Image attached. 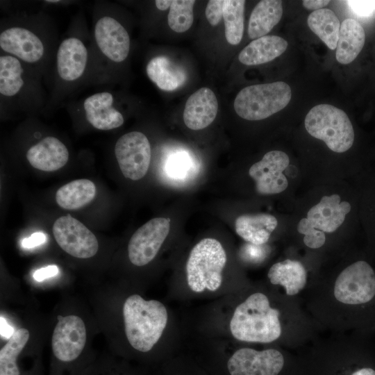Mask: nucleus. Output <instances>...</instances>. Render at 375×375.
I'll return each instance as SVG.
<instances>
[{"label": "nucleus", "instance_id": "nucleus-1", "mask_svg": "<svg viewBox=\"0 0 375 375\" xmlns=\"http://www.w3.org/2000/svg\"><path fill=\"white\" fill-rule=\"evenodd\" d=\"M53 24L41 15L15 16L1 24L0 48L42 74L54 61L57 45Z\"/></svg>", "mask_w": 375, "mask_h": 375}, {"label": "nucleus", "instance_id": "nucleus-2", "mask_svg": "<svg viewBox=\"0 0 375 375\" xmlns=\"http://www.w3.org/2000/svg\"><path fill=\"white\" fill-rule=\"evenodd\" d=\"M42 74L17 58L0 56L1 109H41L45 103L41 85Z\"/></svg>", "mask_w": 375, "mask_h": 375}, {"label": "nucleus", "instance_id": "nucleus-3", "mask_svg": "<svg viewBox=\"0 0 375 375\" xmlns=\"http://www.w3.org/2000/svg\"><path fill=\"white\" fill-rule=\"evenodd\" d=\"M124 329L131 346L138 351H150L161 338L168 320L167 310L157 300L146 301L132 294L123 306Z\"/></svg>", "mask_w": 375, "mask_h": 375}, {"label": "nucleus", "instance_id": "nucleus-4", "mask_svg": "<svg viewBox=\"0 0 375 375\" xmlns=\"http://www.w3.org/2000/svg\"><path fill=\"white\" fill-rule=\"evenodd\" d=\"M232 335L240 341L272 342L281 334L279 312L266 295L256 292L238 305L230 322Z\"/></svg>", "mask_w": 375, "mask_h": 375}, {"label": "nucleus", "instance_id": "nucleus-5", "mask_svg": "<svg viewBox=\"0 0 375 375\" xmlns=\"http://www.w3.org/2000/svg\"><path fill=\"white\" fill-rule=\"evenodd\" d=\"M92 53L78 35L65 38L59 44L53 61L54 97L69 94L84 80L91 67Z\"/></svg>", "mask_w": 375, "mask_h": 375}, {"label": "nucleus", "instance_id": "nucleus-6", "mask_svg": "<svg viewBox=\"0 0 375 375\" xmlns=\"http://www.w3.org/2000/svg\"><path fill=\"white\" fill-rule=\"evenodd\" d=\"M226 254L222 244L214 238H204L192 249L186 264L188 285L194 292H214L222 282Z\"/></svg>", "mask_w": 375, "mask_h": 375}, {"label": "nucleus", "instance_id": "nucleus-7", "mask_svg": "<svg viewBox=\"0 0 375 375\" xmlns=\"http://www.w3.org/2000/svg\"><path fill=\"white\" fill-rule=\"evenodd\" d=\"M304 124L311 136L324 141L334 152H345L353 145L355 135L349 117L332 105L322 103L312 108Z\"/></svg>", "mask_w": 375, "mask_h": 375}, {"label": "nucleus", "instance_id": "nucleus-8", "mask_svg": "<svg viewBox=\"0 0 375 375\" xmlns=\"http://www.w3.org/2000/svg\"><path fill=\"white\" fill-rule=\"evenodd\" d=\"M291 97L290 87L283 81L249 85L237 94L234 109L242 119L261 120L283 109Z\"/></svg>", "mask_w": 375, "mask_h": 375}, {"label": "nucleus", "instance_id": "nucleus-9", "mask_svg": "<svg viewBox=\"0 0 375 375\" xmlns=\"http://www.w3.org/2000/svg\"><path fill=\"white\" fill-rule=\"evenodd\" d=\"M92 35L97 57L105 64L103 69L106 72H108L110 64H120L128 58L130 35L120 22L109 12V8L97 9Z\"/></svg>", "mask_w": 375, "mask_h": 375}, {"label": "nucleus", "instance_id": "nucleus-10", "mask_svg": "<svg viewBox=\"0 0 375 375\" xmlns=\"http://www.w3.org/2000/svg\"><path fill=\"white\" fill-rule=\"evenodd\" d=\"M334 295L344 304H372L375 301V272L371 265L361 260L347 267L336 279Z\"/></svg>", "mask_w": 375, "mask_h": 375}, {"label": "nucleus", "instance_id": "nucleus-11", "mask_svg": "<svg viewBox=\"0 0 375 375\" xmlns=\"http://www.w3.org/2000/svg\"><path fill=\"white\" fill-rule=\"evenodd\" d=\"M283 354L274 349L257 351L251 348L236 350L224 365V375H286Z\"/></svg>", "mask_w": 375, "mask_h": 375}, {"label": "nucleus", "instance_id": "nucleus-12", "mask_svg": "<svg viewBox=\"0 0 375 375\" xmlns=\"http://www.w3.org/2000/svg\"><path fill=\"white\" fill-rule=\"evenodd\" d=\"M114 151L126 178L138 181L146 175L151 162V149L144 133L131 131L122 135L115 143Z\"/></svg>", "mask_w": 375, "mask_h": 375}, {"label": "nucleus", "instance_id": "nucleus-13", "mask_svg": "<svg viewBox=\"0 0 375 375\" xmlns=\"http://www.w3.org/2000/svg\"><path fill=\"white\" fill-rule=\"evenodd\" d=\"M52 230L58 245L69 255L78 258H89L97 253L99 244L96 236L70 215L56 220Z\"/></svg>", "mask_w": 375, "mask_h": 375}, {"label": "nucleus", "instance_id": "nucleus-14", "mask_svg": "<svg viewBox=\"0 0 375 375\" xmlns=\"http://www.w3.org/2000/svg\"><path fill=\"white\" fill-rule=\"evenodd\" d=\"M170 219L157 217L140 226L131 236L128 245V258L132 264L144 266L157 255L169 234Z\"/></svg>", "mask_w": 375, "mask_h": 375}, {"label": "nucleus", "instance_id": "nucleus-15", "mask_svg": "<svg viewBox=\"0 0 375 375\" xmlns=\"http://www.w3.org/2000/svg\"><path fill=\"white\" fill-rule=\"evenodd\" d=\"M58 319L52 335V351L59 362L72 363L79 358L84 349L85 326L82 319L76 315H59Z\"/></svg>", "mask_w": 375, "mask_h": 375}, {"label": "nucleus", "instance_id": "nucleus-16", "mask_svg": "<svg viewBox=\"0 0 375 375\" xmlns=\"http://www.w3.org/2000/svg\"><path fill=\"white\" fill-rule=\"evenodd\" d=\"M288 156L281 151H271L254 163L249 170V176L256 183V190L262 195L278 194L288 185L283 172L288 167Z\"/></svg>", "mask_w": 375, "mask_h": 375}, {"label": "nucleus", "instance_id": "nucleus-17", "mask_svg": "<svg viewBox=\"0 0 375 375\" xmlns=\"http://www.w3.org/2000/svg\"><path fill=\"white\" fill-rule=\"evenodd\" d=\"M115 104V97L112 92L101 91L87 97L80 109L93 128L110 131L120 127L124 122V117Z\"/></svg>", "mask_w": 375, "mask_h": 375}, {"label": "nucleus", "instance_id": "nucleus-18", "mask_svg": "<svg viewBox=\"0 0 375 375\" xmlns=\"http://www.w3.org/2000/svg\"><path fill=\"white\" fill-rule=\"evenodd\" d=\"M217 110L218 101L215 93L208 88H201L190 95L185 103L184 123L194 131L203 129L215 120Z\"/></svg>", "mask_w": 375, "mask_h": 375}, {"label": "nucleus", "instance_id": "nucleus-19", "mask_svg": "<svg viewBox=\"0 0 375 375\" xmlns=\"http://www.w3.org/2000/svg\"><path fill=\"white\" fill-rule=\"evenodd\" d=\"M26 157L34 168L44 172H53L67 164L69 153L65 144L58 138L46 136L28 148Z\"/></svg>", "mask_w": 375, "mask_h": 375}, {"label": "nucleus", "instance_id": "nucleus-20", "mask_svg": "<svg viewBox=\"0 0 375 375\" xmlns=\"http://www.w3.org/2000/svg\"><path fill=\"white\" fill-rule=\"evenodd\" d=\"M351 210L347 201L340 202L337 194L324 196L307 213L306 219L315 228L324 233H333L344 222L346 215Z\"/></svg>", "mask_w": 375, "mask_h": 375}, {"label": "nucleus", "instance_id": "nucleus-21", "mask_svg": "<svg viewBox=\"0 0 375 375\" xmlns=\"http://www.w3.org/2000/svg\"><path fill=\"white\" fill-rule=\"evenodd\" d=\"M148 78L160 90L173 91L187 81L185 70L165 56L149 60L146 66Z\"/></svg>", "mask_w": 375, "mask_h": 375}, {"label": "nucleus", "instance_id": "nucleus-22", "mask_svg": "<svg viewBox=\"0 0 375 375\" xmlns=\"http://www.w3.org/2000/svg\"><path fill=\"white\" fill-rule=\"evenodd\" d=\"M288 45V42L279 36H263L246 46L239 53L238 59L246 65L264 64L280 56Z\"/></svg>", "mask_w": 375, "mask_h": 375}, {"label": "nucleus", "instance_id": "nucleus-23", "mask_svg": "<svg viewBox=\"0 0 375 375\" xmlns=\"http://www.w3.org/2000/svg\"><path fill=\"white\" fill-rule=\"evenodd\" d=\"M276 218L269 214L242 215L235 222L236 233L254 245L266 243L277 226Z\"/></svg>", "mask_w": 375, "mask_h": 375}, {"label": "nucleus", "instance_id": "nucleus-24", "mask_svg": "<svg viewBox=\"0 0 375 375\" xmlns=\"http://www.w3.org/2000/svg\"><path fill=\"white\" fill-rule=\"evenodd\" d=\"M365 42V33L360 24L351 18L340 24L336 47V59L344 65L349 64L360 53Z\"/></svg>", "mask_w": 375, "mask_h": 375}, {"label": "nucleus", "instance_id": "nucleus-25", "mask_svg": "<svg viewBox=\"0 0 375 375\" xmlns=\"http://www.w3.org/2000/svg\"><path fill=\"white\" fill-rule=\"evenodd\" d=\"M283 15L280 0H262L253 9L250 15L248 35L256 40L265 36L279 22Z\"/></svg>", "mask_w": 375, "mask_h": 375}, {"label": "nucleus", "instance_id": "nucleus-26", "mask_svg": "<svg viewBox=\"0 0 375 375\" xmlns=\"http://www.w3.org/2000/svg\"><path fill=\"white\" fill-rule=\"evenodd\" d=\"M274 285L283 286L288 295L299 293L306 283V270L298 260L287 259L274 264L267 274Z\"/></svg>", "mask_w": 375, "mask_h": 375}, {"label": "nucleus", "instance_id": "nucleus-27", "mask_svg": "<svg viewBox=\"0 0 375 375\" xmlns=\"http://www.w3.org/2000/svg\"><path fill=\"white\" fill-rule=\"evenodd\" d=\"M95 184L88 179H77L60 187L56 200L59 206L67 210H76L91 202L95 197Z\"/></svg>", "mask_w": 375, "mask_h": 375}, {"label": "nucleus", "instance_id": "nucleus-28", "mask_svg": "<svg viewBox=\"0 0 375 375\" xmlns=\"http://www.w3.org/2000/svg\"><path fill=\"white\" fill-rule=\"evenodd\" d=\"M307 23L310 30L330 49H336L340 23L333 10L327 8L315 10L309 15Z\"/></svg>", "mask_w": 375, "mask_h": 375}, {"label": "nucleus", "instance_id": "nucleus-29", "mask_svg": "<svg viewBox=\"0 0 375 375\" xmlns=\"http://www.w3.org/2000/svg\"><path fill=\"white\" fill-rule=\"evenodd\" d=\"M29 331L26 328L17 330L0 350V375H21L17 358L26 346Z\"/></svg>", "mask_w": 375, "mask_h": 375}, {"label": "nucleus", "instance_id": "nucleus-30", "mask_svg": "<svg viewBox=\"0 0 375 375\" xmlns=\"http://www.w3.org/2000/svg\"><path fill=\"white\" fill-rule=\"evenodd\" d=\"M244 5V0H224L223 18L225 37L232 45L238 44L243 36Z\"/></svg>", "mask_w": 375, "mask_h": 375}, {"label": "nucleus", "instance_id": "nucleus-31", "mask_svg": "<svg viewBox=\"0 0 375 375\" xmlns=\"http://www.w3.org/2000/svg\"><path fill=\"white\" fill-rule=\"evenodd\" d=\"M194 0H174L169 8L167 22L169 28L176 33L188 31L193 23Z\"/></svg>", "mask_w": 375, "mask_h": 375}, {"label": "nucleus", "instance_id": "nucleus-32", "mask_svg": "<svg viewBox=\"0 0 375 375\" xmlns=\"http://www.w3.org/2000/svg\"><path fill=\"white\" fill-rule=\"evenodd\" d=\"M190 160L185 154H177L169 158L165 165V172L169 178L182 180L192 172Z\"/></svg>", "mask_w": 375, "mask_h": 375}, {"label": "nucleus", "instance_id": "nucleus-33", "mask_svg": "<svg viewBox=\"0 0 375 375\" xmlns=\"http://www.w3.org/2000/svg\"><path fill=\"white\" fill-rule=\"evenodd\" d=\"M297 231L299 233L304 235L303 242L309 248L317 249L325 243L324 233L312 227L306 218H303L299 221Z\"/></svg>", "mask_w": 375, "mask_h": 375}, {"label": "nucleus", "instance_id": "nucleus-34", "mask_svg": "<svg viewBox=\"0 0 375 375\" xmlns=\"http://www.w3.org/2000/svg\"><path fill=\"white\" fill-rule=\"evenodd\" d=\"M224 0H210L206 8V17L212 26H217L223 17Z\"/></svg>", "mask_w": 375, "mask_h": 375}, {"label": "nucleus", "instance_id": "nucleus-35", "mask_svg": "<svg viewBox=\"0 0 375 375\" xmlns=\"http://www.w3.org/2000/svg\"><path fill=\"white\" fill-rule=\"evenodd\" d=\"M350 9L358 16L370 17L375 12V1H346Z\"/></svg>", "mask_w": 375, "mask_h": 375}, {"label": "nucleus", "instance_id": "nucleus-36", "mask_svg": "<svg viewBox=\"0 0 375 375\" xmlns=\"http://www.w3.org/2000/svg\"><path fill=\"white\" fill-rule=\"evenodd\" d=\"M47 241V236L42 232L33 233L28 238H24L22 242V246L24 249H33L44 244Z\"/></svg>", "mask_w": 375, "mask_h": 375}, {"label": "nucleus", "instance_id": "nucleus-37", "mask_svg": "<svg viewBox=\"0 0 375 375\" xmlns=\"http://www.w3.org/2000/svg\"><path fill=\"white\" fill-rule=\"evenodd\" d=\"M58 272V267L55 265H51L37 269L33 274V278L35 281L40 282L57 275Z\"/></svg>", "mask_w": 375, "mask_h": 375}, {"label": "nucleus", "instance_id": "nucleus-38", "mask_svg": "<svg viewBox=\"0 0 375 375\" xmlns=\"http://www.w3.org/2000/svg\"><path fill=\"white\" fill-rule=\"evenodd\" d=\"M303 6L308 10H317L322 9L328 4L330 1L328 0H304L302 1Z\"/></svg>", "mask_w": 375, "mask_h": 375}, {"label": "nucleus", "instance_id": "nucleus-39", "mask_svg": "<svg viewBox=\"0 0 375 375\" xmlns=\"http://www.w3.org/2000/svg\"><path fill=\"white\" fill-rule=\"evenodd\" d=\"M0 333L1 337L8 339H10L15 333L13 328L7 323L3 316L0 317Z\"/></svg>", "mask_w": 375, "mask_h": 375}, {"label": "nucleus", "instance_id": "nucleus-40", "mask_svg": "<svg viewBox=\"0 0 375 375\" xmlns=\"http://www.w3.org/2000/svg\"><path fill=\"white\" fill-rule=\"evenodd\" d=\"M172 1L170 0H156L155 4L160 10H165L170 8Z\"/></svg>", "mask_w": 375, "mask_h": 375}, {"label": "nucleus", "instance_id": "nucleus-41", "mask_svg": "<svg viewBox=\"0 0 375 375\" xmlns=\"http://www.w3.org/2000/svg\"><path fill=\"white\" fill-rule=\"evenodd\" d=\"M115 375H127V374H116Z\"/></svg>", "mask_w": 375, "mask_h": 375}]
</instances>
